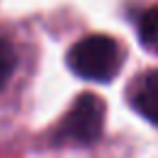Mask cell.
Listing matches in <instances>:
<instances>
[{
  "label": "cell",
  "mask_w": 158,
  "mask_h": 158,
  "mask_svg": "<svg viewBox=\"0 0 158 158\" xmlns=\"http://www.w3.org/2000/svg\"><path fill=\"white\" fill-rule=\"evenodd\" d=\"M13 69H15V50L9 39L0 37V91L11 80Z\"/></svg>",
  "instance_id": "5"
},
{
  "label": "cell",
  "mask_w": 158,
  "mask_h": 158,
  "mask_svg": "<svg viewBox=\"0 0 158 158\" xmlns=\"http://www.w3.org/2000/svg\"><path fill=\"white\" fill-rule=\"evenodd\" d=\"M132 106L141 117L158 126V69H152L139 78L132 91Z\"/></svg>",
  "instance_id": "3"
},
{
  "label": "cell",
  "mask_w": 158,
  "mask_h": 158,
  "mask_svg": "<svg viewBox=\"0 0 158 158\" xmlns=\"http://www.w3.org/2000/svg\"><path fill=\"white\" fill-rule=\"evenodd\" d=\"M104 130V102L93 93H82L61 121L54 141L74 145H93Z\"/></svg>",
  "instance_id": "2"
},
{
  "label": "cell",
  "mask_w": 158,
  "mask_h": 158,
  "mask_svg": "<svg viewBox=\"0 0 158 158\" xmlns=\"http://www.w3.org/2000/svg\"><path fill=\"white\" fill-rule=\"evenodd\" d=\"M69 69L91 82H108L119 65L121 52L113 37L108 35H89L76 41L67 54Z\"/></svg>",
  "instance_id": "1"
},
{
  "label": "cell",
  "mask_w": 158,
  "mask_h": 158,
  "mask_svg": "<svg viewBox=\"0 0 158 158\" xmlns=\"http://www.w3.org/2000/svg\"><path fill=\"white\" fill-rule=\"evenodd\" d=\"M139 35L145 46L158 48V7H149L139 18Z\"/></svg>",
  "instance_id": "4"
}]
</instances>
